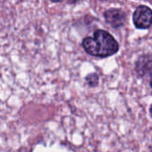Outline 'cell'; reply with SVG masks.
Instances as JSON below:
<instances>
[{
    "label": "cell",
    "instance_id": "1",
    "mask_svg": "<svg viewBox=\"0 0 152 152\" xmlns=\"http://www.w3.org/2000/svg\"><path fill=\"white\" fill-rule=\"evenodd\" d=\"M82 46L89 55L99 58L110 57L119 50L118 43L113 36L102 29L96 30L92 37H85Z\"/></svg>",
    "mask_w": 152,
    "mask_h": 152
},
{
    "label": "cell",
    "instance_id": "2",
    "mask_svg": "<svg viewBox=\"0 0 152 152\" xmlns=\"http://www.w3.org/2000/svg\"><path fill=\"white\" fill-rule=\"evenodd\" d=\"M134 26L140 29H147L152 25V10L146 5H140L133 15Z\"/></svg>",
    "mask_w": 152,
    "mask_h": 152
},
{
    "label": "cell",
    "instance_id": "3",
    "mask_svg": "<svg viewBox=\"0 0 152 152\" xmlns=\"http://www.w3.org/2000/svg\"><path fill=\"white\" fill-rule=\"evenodd\" d=\"M104 18L111 27L119 28L125 25L126 15L121 9L111 8L104 12Z\"/></svg>",
    "mask_w": 152,
    "mask_h": 152
},
{
    "label": "cell",
    "instance_id": "4",
    "mask_svg": "<svg viewBox=\"0 0 152 152\" xmlns=\"http://www.w3.org/2000/svg\"><path fill=\"white\" fill-rule=\"evenodd\" d=\"M86 80L90 86H96L98 85L99 77L96 73H92L86 77Z\"/></svg>",
    "mask_w": 152,
    "mask_h": 152
},
{
    "label": "cell",
    "instance_id": "5",
    "mask_svg": "<svg viewBox=\"0 0 152 152\" xmlns=\"http://www.w3.org/2000/svg\"><path fill=\"white\" fill-rule=\"evenodd\" d=\"M52 2H53V3H60V2H61V1H63V0H51Z\"/></svg>",
    "mask_w": 152,
    "mask_h": 152
},
{
    "label": "cell",
    "instance_id": "6",
    "mask_svg": "<svg viewBox=\"0 0 152 152\" xmlns=\"http://www.w3.org/2000/svg\"><path fill=\"white\" fill-rule=\"evenodd\" d=\"M150 113H151V116L152 117V105L151 106V109H150Z\"/></svg>",
    "mask_w": 152,
    "mask_h": 152
},
{
    "label": "cell",
    "instance_id": "7",
    "mask_svg": "<svg viewBox=\"0 0 152 152\" xmlns=\"http://www.w3.org/2000/svg\"><path fill=\"white\" fill-rule=\"evenodd\" d=\"M151 88H152V79H151Z\"/></svg>",
    "mask_w": 152,
    "mask_h": 152
},
{
    "label": "cell",
    "instance_id": "8",
    "mask_svg": "<svg viewBox=\"0 0 152 152\" xmlns=\"http://www.w3.org/2000/svg\"><path fill=\"white\" fill-rule=\"evenodd\" d=\"M102 1H104V0H102Z\"/></svg>",
    "mask_w": 152,
    "mask_h": 152
}]
</instances>
